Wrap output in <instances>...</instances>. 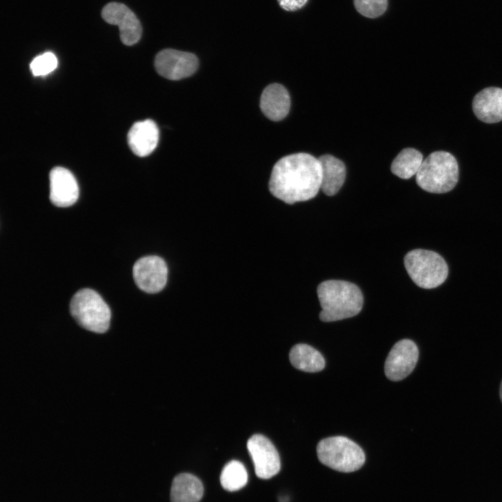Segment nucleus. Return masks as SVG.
<instances>
[{"label": "nucleus", "mask_w": 502, "mask_h": 502, "mask_svg": "<svg viewBox=\"0 0 502 502\" xmlns=\"http://www.w3.org/2000/svg\"><path fill=\"white\" fill-rule=\"evenodd\" d=\"M322 171L318 158L297 153L280 159L273 166L268 188L276 198L288 204L314 198L321 189Z\"/></svg>", "instance_id": "1"}, {"label": "nucleus", "mask_w": 502, "mask_h": 502, "mask_svg": "<svg viewBox=\"0 0 502 502\" xmlns=\"http://www.w3.org/2000/svg\"><path fill=\"white\" fill-rule=\"evenodd\" d=\"M318 298L321 307L319 318L331 322L357 315L362 310L363 296L360 288L344 280H329L317 287Z\"/></svg>", "instance_id": "2"}, {"label": "nucleus", "mask_w": 502, "mask_h": 502, "mask_svg": "<svg viewBox=\"0 0 502 502\" xmlns=\"http://www.w3.org/2000/svg\"><path fill=\"white\" fill-rule=\"evenodd\" d=\"M416 176V183L423 190L446 193L452 190L458 181V164L450 153L434 151L423 160Z\"/></svg>", "instance_id": "3"}, {"label": "nucleus", "mask_w": 502, "mask_h": 502, "mask_svg": "<svg viewBox=\"0 0 502 502\" xmlns=\"http://www.w3.org/2000/svg\"><path fill=\"white\" fill-rule=\"evenodd\" d=\"M70 312L83 328L103 333L110 324L111 311L98 293L91 289L77 291L70 303Z\"/></svg>", "instance_id": "4"}, {"label": "nucleus", "mask_w": 502, "mask_h": 502, "mask_svg": "<svg viewBox=\"0 0 502 502\" xmlns=\"http://www.w3.org/2000/svg\"><path fill=\"white\" fill-rule=\"evenodd\" d=\"M319 460L340 472L358 470L365 461L362 448L354 441L342 436H330L320 441L317 446Z\"/></svg>", "instance_id": "5"}, {"label": "nucleus", "mask_w": 502, "mask_h": 502, "mask_svg": "<svg viewBox=\"0 0 502 502\" xmlns=\"http://www.w3.org/2000/svg\"><path fill=\"white\" fill-rule=\"evenodd\" d=\"M404 264L413 282L423 289L440 286L448 274L444 259L432 250L416 249L409 251L404 258Z\"/></svg>", "instance_id": "6"}, {"label": "nucleus", "mask_w": 502, "mask_h": 502, "mask_svg": "<svg viewBox=\"0 0 502 502\" xmlns=\"http://www.w3.org/2000/svg\"><path fill=\"white\" fill-rule=\"evenodd\" d=\"M199 61L192 53L174 49H165L155 56L154 66L161 76L171 80H179L195 73Z\"/></svg>", "instance_id": "7"}, {"label": "nucleus", "mask_w": 502, "mask_h": 502, "mask_svg": "<svg viewBox=\"0 0 502 502\" xmlns=\"http://www.w3.org/2000/svg\"><path fill=\"white\" fill-rule=\"evenodd\" d=\"M167 273L165 260L155 255L139 259L132 268L135 284L141 290L149 294H155L164 289Z\"/></svg>", "instance_id": "8"}, {"label": "nucleus", "mask_w": 502, "mask_h": 502, "mask_svg": "<svg viewBox=\"0 0 502 502\" xmlns=\"http://www.w3.org/2000/svg\"><path fill=\"white\" fill-rule=\"evenodd\" d=\"M247 448L258 478L269 479L280 471L279 454L267 437L259 434L252 435L247 442Z\"/></svg>", "instance_id": "9"}, {"label": "nucleus", "mask_w": 502, "mask_h": 502, "mask_svg": "<svg viewBox=\"0 0 502 502\" xmlns=\"http://www.w3.org/2000/svg\"><path fill=\"white\" fill-rule=\"evenodd\" d=\"M418 359V349L412 340L404 339L394 344L384 365V372L390 381H398L409 376Z\"/></svg>", "instance_id": "10"}, {"label": "nucleus", "mask_w": 502, "mask_h": 502, "mask_svg": "<svg viewBox=\"0 0 502 502\" xmlns=\"http://www.w3.org/2000/svg\"><path fill=\"white\" fill-rule=\"evenodd\" d=\"M101 15L106 22L119 26L120 38L123 44L132 45L141 38V23L135 14L124 4L109 3L102 8Z\"/></svg>", "instance_id": "11"}, {"label": "nucleus", "mask_w": 502, "mask_h": 502, "mask_svg": "<svg viewBox=\"0 0 502 502\" xmlns=\"http://www.w3.org/2000/svg\"><path fill=\"white\" fill-rule=\"evenodd\" d=\"M50 199L59 207L74 204L79 197V187L74 175L67 169L54 167L50 173Z\"/></svg>", "instance_id": "12"}, {"label": "nucleus", "mask_w": 502, "mask_h": 502, "mask_svg": "<svg viewBox=\"0 0 502 502\" xmlns=\"http://www.w3.org/2000/svg\"><path fill=\"white\" fill-rule=\"evenodd\" d=\"M159 130L151 119L134 123L128 134V142L132 151L139 157L147 156L156 148Z\"/></svg>", "instance_id": "13"}, {"label": "nucleus", "mask_w": 502, "mask_h": 502, "mask_svg": "<svg viewBox=\"0 0 502 502\" xmlns=\"http://www.w3.org/2000/svg\"><path fill=\"white\" fill-rule=\"evenodd\" d=\"M472 107L476 116L482 122L502 121V89L492 86L482 89L475 96Z\"/></svg>", "instance_id": "14"}, {"label": "nucleus", "mask_w": 502, "mask_h": 502, "mask_svg": "<svg viewBox=\"0 0 502 502\" xmlns=\"http://www.w3.org/2000/svg\"><path fill=\"white\" fill-rule=\"evenodd\" d=\"M290 96L282 85L274 83L267 86L260 98V108L270 120L278 121L287 116L290 109Z\"/></svg>", "instance_id": "15"}, {"label": "nucleus", "mask_w": 502, "mask_h": 502, "mask_svg": "<svg viewBox=\"0 0 502 502\" xmlns=\"http://www.w3.org/2000/svg\"><path fill=\"white\" fill-rule=\"evenodd\" d=\"M322 178L321 190L328 196L335 195L343 185L346 178V167L343 162L331 155L320 156Z\"/></svg>", "instance_id": "16"}, {"label": "nucleus", "mask_w": 502, "mask_h": 502, "mask_svg": "<svg viewBox=\"0 0 502 502\" xmlns=\"http://www.w3.org/2000/svg\"><path fill=\"white\" fill-rule=\"evenodd\" d=\"M204 494V487L200 480L190 473H181L173 480L171 491V502H199Z\"/></svg>", "instance_id": "17"}, {"label": "nucleus", "mask_w": 502, "mask_h": 502, "mask_svg": "<svg viewBox=\"0 0 502 502\" xmlns=\"http://www.w3.org/2000/svg\"><path fill=\"white\" fill-rule=\"evenodd\" d=\"M289 360L294 367L307 372H317L325 367L321 353L306 344L294 345L289 352Z\"/></svg>", "instance_id": "18"}, {"label": "nucleus", "mask_w": 502, "mask_h": 502, "mask_svg": "<svg viewBox=\"0 0 502 502\" xmlns=\"http://www.w3.org/2000/svg\"><path fill=\"white\" fill-rule=\"evenodd\" d=\"M423 161L422 153L413 148L402 150L391 164V172L397 176L408 179L416 174Z\"/></svg>", "instance_id": "19"}, {"label": "nucleus", "mask_w": 502, "mask_h": 502, "mask_svg": "<svg viewBox=\"0 0 502 502\" xmlns=\"http://www.w3.org/2000/svg\"><path fill=\"white\" fill-rule=\"evenodd\" d=\"M220 484L227 491L234 492L243 488L248 482V473L244 465L237 461L229 462L222 469Z\"/></svg>", "instance_id": "20"}, {"label": "nucleus", "mask_w": 502, "mask_h": 502, "mask_svg": "<svg viewBox=\"0 0 502 502\" xmlns=\"http://www.w3.org/2000/svg\"><path fill=\"white\" fill-rule=\"evenodd\" d=\"M57 63L56 56L52 52H47L33 59L30 69L34 76H43L55 70Z\"/></svg>", "instance_id": "21"}, {"label": "nucleus", "mask_w": 502, "mask_h": 502, "mask_svg": "<svg viewBox=\"0 0 502 502\" xmlns=\"http://www.w3.org/2000/svg\"><path fill=\"white\" fill-rule=\"evenodd\" d=\"M353 2L357 11L370 18L381 15L388 5L387 0H353Z\"/></svg>", "instance_id": "22"}, {"label": "nucleus", "mask_w": 502, "mask_h": 502, "mask_svg": "<svg viewBox=\"0 0 502 502\" xmlns=\"http://www.w3.org/2000/svg\"><path fill=\"white\" fill-rule=\"evenodd\" d=\"M279 5L287 11H295L305 6L307 0H277Z\"/></svg>", "instance_id": "23"}, {"label": "nucleus", "mask_w": 502, "mask_h": 502, "mask_svg": "<svg viewBox=\"0 0 502 502\" xmlns=\"http://www.w3.org/2000/svg\"><path fill=\"white\" fill-rule=\"evenodd\" d=\"M499 394H500L501 400L502 402V381H501V386H500Z\"/></svg>", "instance_id": "24"}]
</instances>
